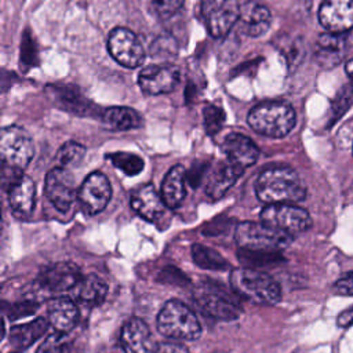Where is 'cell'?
Returning <instances> with one entry per match:
<instances>
[{
  "mask_svg": "<svg viewBox=\"0 0 353 353\" xmlns=\"http://www.w3.org/2000/svg\"><path fill=\"white\" fill-rule=\"evenodd\" d=\"M255 193L265 204H294L306 197L301 176L290 167L272 165L261 171L255 181Z\"/></svg>",
  "mask_w": 353,
  "mask_h": 353,
  "instance_id": "6da1fadb",
  "label": "cell"
},
{
  "mask_svg": "<svg viewBox=\"0 0 353 353\" xmlns=\"http://www.w3.org/2000/svg\"><path fill=\"white\" fill-rule=\"evenodd\" d=\"M247 121L261 135L283 138L292 131L296 116L290 103L284 101H266L250 110Z\"/></svg>",
  "mask_w": 353,
  "mask_h": 353,
  "instance_id": "7a4b0ae2",
  "label": "cell"
},
{
  "mask_svg": "<svg viewBox=\"0 0 353 353\" xmlns=\"http://www.w3.org/2000/svg\"><path fill=\"white\" fill-rule=\"evenodd\" d=\"M230 285L236 294L261 305H276L281 298L279 283L254 268H237L230 273Z\"/></svg>",
  "mask_w": 353,
  "mask_h": 353,
  "instance_id": "3957f363",
  "label": "cell"
},
{
  "mask_svg": "<svg viewBox=\"0 0 353 353\" xmlns=\"http://www.w3.org/2000/svg\"><path fill=\"white\" fill-rule=\"evenodd\" d=\"M157 330L167 338L182 341L196 339L201 334V325L193 310L176 299L167 301L161 307Z\"/></svg>",
  "mask_w": 353,
  "mask_h": 353,
  "instance_id": "277c9868",
  "label": "cell"
},
{
  "mask_svg": "<svg viewBox=\"0 0 353 353\" xmlns=\"http://www.w3.org/2000/svg\"><path fill=\"white\" fill-rule=\"evenodd\" d=\"M237 244L245 251L259 252H276L285 248L292 236L280 232L263 222H241L237 225L234 232Z\"/></svg>",
  "mask_w": 353,
  "mask_h": 353,
  "instance_id": "5b68a950",
  "label": "cell"
},
{
  "mask_svg": "<svg viewBox=\"0 0 353 353\" xmlns=\"http://www.w3.org/2000/svg\"><path fill=\"white\" fill-rule=\"evenodd\" d=\"M0 154L3 167L22 171L34 154V146L29 132L19 125H7L0 132Z\"/></svg>",
  "mask_w": 353,
  "mask_h": 353,
  "instance_id": "8992f818",
  "label": "cell"
},
{
  "mask_svg": "<svg viewBox=\"0 0 353 353\" xmlns=\"http://www.w3.org/2000/svg\"><path fill=\"white\" fill-rule=\"evenodd\" d=\"M200 17L215 39H223L239 22L241 6L239 0H200Z\"/></svg>",
  "mask_w": 353,
  "mask_h": 353,
  "instance_id": "52a82bcc",
  "label": "cell"
},
{
  "mask_svg": "<svg viewBox=\"0 0 353 353\" xmlns=\"http://www.w3.org/2000/svg\"><path fill=\"white\" fill-rule=\"evenodd\" d=\"M3 182L7 189L10 208L18 218H28L36 204V183L19 170L3 167Z\"/></svg>",
  "mask_w": 353,
  "mask_h": 353,
  "instance_id": "ba28073f",
  "label": "cell"
},
{
  "mask_svg": "<svg viewBox=\"0 0 353 353\" xmlns=\"http://www.w3.org/2000/svg\"><path fill=\"white\" fill-rule=\"evenodd\" d=\"M261 222L290 236L312 226L309 212L295 204H270L261 211Z\"/></svg>",
  "mask_w": 353,
  "mask_h": 353,
  "instance_id": "9c48e42d",
  "label": "cell"
},
{
  "mask_svg": "<svg viewBox=\"0 0 353 353\" xmlns=\"http://www.w3.org/2000/svg\"><path fill=\"white\" fill-rule=\"evenodd\" d=\"M193 298L201 312L214 319L234 320L241 313L237 302L212 283H203L197 285L194 288Z\"/></svg>",
  "mask_w": 353,
  "mask_h": 353,
  "instance_id": "30bf717a",
  "label": "cell"
},
{
  "mask_svg": "<svg viewBox=\"0 0 353 353\" xmlns=\"http://www.w3.org/2000/svg\"><path fill=\"white\" fill-rule=\"evenodd\" d=\"M108 50L114 61L125 68H137L145 59V48L135 33L127 28H114L108 39Z\"/></svg>",
  "mask_w": 353,
  "mask_h": 353,
  "instance_id": "8fae6325",
  "label": "cell"
},
{
  "mask_svg": "<svg viewBox=\"0 0 353 353\" xmlns=\"http://www.w3.org/2000/svg\"><path fill=\"white\" fill-rule=\"evenodd\" d=\"M44 193L58 211L66 212L79 193L73 174L63 167L51 168L46 175Z\"/></svg>",
  "mask_w": 353,
  "mask_h": 353,
  "instance_id": "7c38bea8",
  "label": "cell"
},
{
  "mask_svg": "<svg viewBox=\"0 0 353 353\" xmlns=\"http://www.w3.org/2000/svg\"><path fill=\"white\" fill-rule=\"evenodd\" d=\"M112 197V186L108 176L99 171L91 172L81 183L77 199L83 211L88 215L101 212Z\"/></svg>",
  "mask_w": 353,
  "mask_h": 353,
  "instance_id": "4fadbf2b",
  "label": "cell"
},
{
  "mask_svg": "<svg viewBox=\"0 0 353 353\" xmlns=\"http://www.w3.org/2000/svg\"><path fill=\"white\" fill-rule=\"evenodd\" d=\"M179 83V70L170 63L148 65L138 74V84L148 95L171 92Z\"/></svg>",
  "mask_w": 353,
  "mask_h": 353,
  "instance_id": "5bb4252c",
  "label": "cell"
},
{
  "mask_svg": "<svg viewBox=\"0 0 353 353\" xmlns=\"http://www.w3.org/2000/svg\"><path fill=\"white\" fill-rule=\"evenodd\" d=\"M80 269L70 262H57L44 268L39 276L40 287L48 292H63L73 290L81 280Z\"/></svg>",
  "mask_w": 353,
  "mask_h": 353,
  "instance_id": "9a60e30c",
  "label": "cell"
},
{
  "mask_svg": "<svg viewBox=\"0 0 353 353\" xmlns=\"http://www.w3.org/2000/svg\"><path fill=\"white\" fill-rule=\"evenodd\" d=\"M319 21L327 32L345 33L353 28V0H324Z\"/></svg>",
  "mask_w": 353,
  "mask_h": 353,
  "instance_id": "2e32d148",
  "label": "cell"
},
{
  "mask_svg": "<svg viewBox=\"0 0 353 353\" xmlns=\"http://www.w3.org/2000/svg\"><path fill=\"white\" fill-rule=\"evenodd\" d=\"M130 203L131 208L149 222H157L165 215L168 208L161 197V193H159L152 183L141 185L132 190Z\"/></svg>",
  "mask_w": 353,
  "mask_h": 353,
  "instance_id": "e0dca14e",
  "label": "cell"
},
{
  "mask_svg": "<svg viewBox=\"0 0 353 353\" xmlns=\"http://www.w3.org/2000/svg\"><path fill=\"white\" fill-rule=\"evenodd\" d=\"M120 339L125 353H153L157 346L148 324L138 317L125 321Z\"/></svg>",
  "mask_w": 353,
  "mask_h": 353,
  "instance_id": "ac0fdd59",
  "label": "cell"
},
{
  "mask_svg": "<svg viewBox=\"0 0 353 353\" xmlns=\"http://www.w3.org/2000/svg\"><path fill=\"white\" fill-rule=\"evenodd\" d=\"M221 149L226 160L241 170L251 167L259 156L258 146L248 137L239 132L229 134L221 143Z\"/></svg>",
  "mask_w": 353,
  "mask_h": 353,
  "instance_id": "d6986e66",
  "label": "cell"
},
{
  "mask_svg": "<svg viewBox=\"0 0 353 353\" xmlns=\"http://www.w3.org/2000/svg\"><path fill=\"white\" fill-rule=\"evenodd\" d=\"M270 11L266 6L250 0L241 6L240 10V30L250 37H259L265 34L270 26Z\"/></svg>",
  "mask_w": 353,
  "mask_h": 353,
  "instance_id": "ffe728a7",
  "label": "cell"
},
{
  "mask_svg": "<svg viewBox=\"0 0 353 353\" xmlns=\"http://www.w3.org/2000/svg\"><path fill=\"white\" fill-rule=\"evenodd\" d=\"M48 321L58 332L73 330L79 321V310L76 303L68 296L52 298L47 306Z\"/></svg>",
  "mask_w": 353,
  "mask_h": 353,
  "instance_id": "44dd1931",
  "label": "cell"
},
{
  "mask_svg": "<svg viewBox=\"0 0 353 353\" xmlns=\"http://www.w3.org/2000/svg\"><path fill=\"white\" fill-rule=\"evenodd\" d=\"M243 172L244 170L232 164L229 160L219 163L208 176L205 193L214 200L222 197L236 183Z\"/></svg>",
  "mask_w": 353,
  "mask_h": 353,
  "instance_id": "7402d4cb",
  "label": "cell"
},
{
  "mask_svg": "<svg viewBox=\"0 0 353 353\" xmlns=\"http://www.w3.org/2000/svg\"><path fill=\"white\" fill-rule=\"evenodd\" d=\"M186 171L182 165H174L161 183V197L168 208L181 205L186 196Z\"/></svg>",
  "mask_w": 353,
  "mask_h": 353,
  "instance_id": "603a6c76",
  "label": "cell"
},
{
  "mask_svg": "<svg viewBox=\"0 0 353 353\" xmlns=\"http://www.w3.org/2000/svg\"><path fill=\"white\" fill-rule=\"evenodd\" d=\"M48 320L43 317H37L28 323L18 324L10 331V343L17 350H23L29 347L33 342L44 335L48 328Z\"/></svg>",
  "mask_w": 353,
  "mask_h": 353,
  "instance_id": "cb8c5ba5",
  "label": "cell"
},
{
  "mask_svg": "<svg viewBox=\"0 0 353 353\" xmlns=\"http://www.w3.org/2000/svg\"><path fill=\"white\" fill-rule=\"evenodd\" d=\"M102 121L110 128L117 131H127L139 128L143 124L142 116L132 108L127 106H110L101 114Z\"/></svg>",
  "mask_w": 353,
  "mask_h": 353,
  "instance_id": "d4e9b609",
  "label": "cell"
},
{
  "mask_svg": "<svg viewBox=\"0 0 353 353\" xmlns=\"http://www.w3.org/2000/svg\"><path fill=\"white\" fill-rule=\"evenodd\" d=\"M76 298L87 305H99L108 294V284L95 274L81 277L73 288Z\"/></svg>",
  "mask_w": 353,
  "mask_h": 353,
  "instance_id": "484cf974",
  "label": "cell"
},
{
  "mask_svg": "<svg viewBox=\"0 0 353 353\" xmlns=\"http://www.w3.org/2000/svg\"><path fill=\"white\" fill-rule=\"evenodd\" d=\"M192 256L194 263L203 269L225 270L229 268V263L216 251L201 244H193Z\"/></svg>",
  "mask_w": 353,
  "mask_h": 353,
  "instance_id": "4316f807",
  "label": "cell"
},
{
  "mask_svg": "<svg viewBox=\"0 0 353 353\" xmlns=\"http://www.w3.org/2000/svg\"><path fill=\"white\" fill-rule=\"evenodd\" d=\"M106 157L116 168L121 170L127 175H138L145 167L143 159L131 152H113L106 154Z\"/></svg>",
  "mask_w": 353,
  "mask_h": 353,
  "instance_id": "83f0119b",
  "label": "cell"
},
{
  "mask_svg": "<svg viewBox=\"0 0 353 353\" xmlns=\"http://www.w3.org/2000/svg\"><path fill=\"white\" fill-rule=\"evenodd\" d=\"M54 99L57 98L59 103L63 105V109L70 110L73 113H79V114H84L90 110V102L81 95L79 94V91H69V88L59 91L58 88L54 87Z\"/></svg>",
  "mask_w": 353,
  "mask_h": 353,
  "instance_id": "f1b7e54d",
  "label": "cell"
},
{
  "mask_svg": "<svg viewBox=\"0 0 353 353\" xmlns=\"http://www.w3.org/2000/svg\"><path fill=\"white\" fill-rule=\"evenodd\" d=\"M85 156V148L77 142L69 141L66 143H63L59 150L57 152L55 160L59 164L58 167H63V168H70L77 165Z\"/></svg>",
  "mask_w": 353,
  "mask_h": 353,
  "instance_id": "f546056e",
  "label": "cell"
},
{
  "mask_svg": "<svg viewBox=\"0 0 353 353\" xmlns=\"http://www.w3.org/2000/svg\"><path fill=\"white\" fill-rule=\"evenodd\" d=\"M343 34L345 33H332V32L323 33L317 41L320 58H323V57L325 58L330 54H336V52L342 51V48L345 46Z\"/></svg>",
  "mask_w": 353,
  "mask_h": 353,
  "instance_id": "4dcf8cb0",
  "label": "cell"
},
{
  "mask_svg": "<svg viewBox=\"0 0 353 353\" xmlns=\"http://www.w3.org/2000/svg\"><path fill=\"white\" fill-rule=\"evenodd\" d=\"M204 116V128L208 135H215L223 125L225 113L219 106L207 105L203 110Z\"/></svg>",
  "mask_w": 353,
  "mask_h": 353,
  "instance_id": "1f68e13d",
  "label": "cell"
},
{
  "mask_svg": "<svg viewBox=\"0 0 353 353\" xmlns=\"http://www.w3.org/2000/svg\"><path fill=\"white\" fill-rule=\"evenodd\" d=\"M36 353H66V342L62 332L50 334L37 347Z\"/></svg>",
  "mask_w": 353,
  "mask_h": 353,
  "instance_id": "d6a6232c",
  "label": "cell"
},
{
  "mask_svg": "<svg viewBox=\"0 0 353 353\" xmlns=\"http://www.w3.org/2000/svg\"><path fill=\"white\" fill-rule=\"evenodd\" d=\"M150 1L156 12L163 18H170L183 4V0H150Z\"/></svg>",
  "mask_w": 353,
  "mask_h": 353,
  "instance_id": "836d02e7",
  "label": "cell"
},
{
  "mask_svg": "<svg viewBox=\"0 0 353 353\" xmlns=\"http://www.w3.org/2000/svg\"><path fill=\"white\" fill-rule=\"evenodd\" d=\"M334 290L339 295H353V272L346 273L335 284Z\"/></svg>",
  "mask_w": 353,
  "mask_h": 353,
  "instance_id": "e575fe53",
  "label": "cell"
},
{
  "mask_svg": "<svg viewBox=\"0 0 353 353\" xmlns=\"http://www.w3.org/2000/svg\"><path fill=\"white\" fill-rule=\"evenodd\" d=\"M37 305L34 302H23L19 305L12 306V309L10 310V319H18V317H23L28 314H32L36 312Z\"/></svg>",
  "mask_w": 353,
  "mask_h": 353,
  "instance_id": "d590c367",
  "label": "cell"
},
{
  "mask_svg": "<svg viewBox=\"0 0 353 353\" xmlns=\"http://www.w3.org/2000/svg\"><path fill=\"white\" fill-rule=\"evenodd\" d=\"M153 353H186V349L181 345L174 343H161L157 345Z\"/></svg>",
  "mask_w": 353,
  "mask_h": 353,
  "instance_id": "8d00e7d4",
  "label": "cell"
},
{
  "mask_svg": "<svg viewBox=\"0 0 353 353\" xmlns=\"http://www.w3.org/2000/svg\"><path fill=\"white\" fill-rule=\"evenodd\" d=\"M336 324L339 327H349L353 324V306H350L346 310H343L342 313H339V316L336 319Z\"/></svg>",
  "mask_w": 353,
  "mask_h": 353,
  "instance_id": "74e56055",
  "label": "cell"
},
{
  "mask_svg": "<svg viewBox=\"0 0 353 353\" xmlns=\"http://www.w3.org/2000/svg\"><path fill=\"white\" fill-rule=\"evenodd\" d=\"M345 72H346L347 77L353 81V58L349 59V61H346V63H345Z\"/></svg>",
  "mask_w": 353,
  "mask_h": 353,
  "instance_id": "f35d334b",
  "label": "cell"
}]
</instances>
